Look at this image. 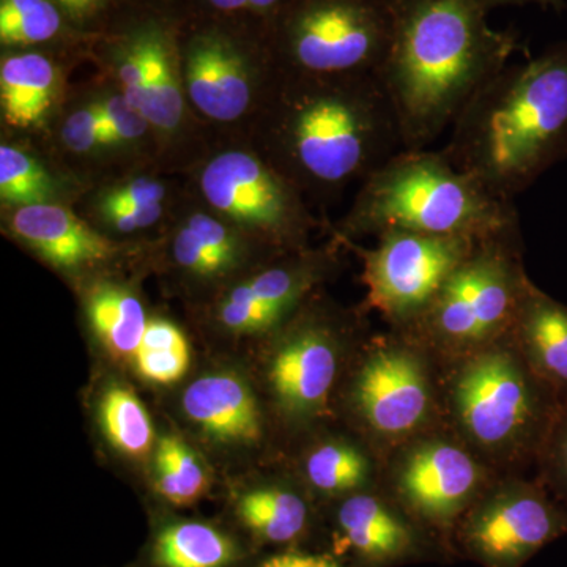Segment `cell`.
Here are the masks:
<instances>
[{
  "label": "cell",
  "instance_id": "cell-27",
  "mask_svg": "<svg viewBox=\"0 0 567 567\" xmlns=\"http://www.w3.org/2000/svg\"><path fill=\"white\" fill-rule=\"evenodd\" d=\"M54 183L43 166L20 148L0 147V197L11 207L50 203Z\"/></svg>",
  "mask_w": 567,
  "mask_h": 567
},
{
  "label": "cell",
  "instance_id": "cell-7",
  "mask_svg": "<svg viewBox=\"0 0 567 567\" xmlns=\"http://www.w3.org/2000/svg\"><path fill=\"white\" fill-rule=\"evenodd\" d=\"M511 235L513 230L481 241L425 309L440 334L458 342L483 341L517 316L528 287L503 246Z\"/></svg>",
  "mask_w": 567,
  "mask_h": 567
},
{
  "label": "cell",
  "instance_id": "cell-22",
  "mask_svg": "<svg viewBox=\"0 0 567 567\" xmlns=\"http://www.w3.org/2000/svg\"><path fill=\"white\" fill-rule=\"evenodd\" d=\"M238 514L246 527L274 543L293 539L306 524L303 499L281 488L249 492L238 503Z\"/></svg>",
  "mask_w": 567,
  "mask_h": 567
},
{
  "label": "cell",
  "instance_id": "cell-12",
  "mask_svg": "<svg viewBox=\"0 0 567 567\" xmlns=\"http://www.w3.org/2000/svg\"><path fill=\"white\" fill-rule=\"evenodd\" d=\"M336 371L338 358L330 336L308 328L278 350L270 380L282 405L295 413H312L327 402Z\"/></svg>",
  "mask_w": 567,
  "mask_h": 567
},
{
  "label": "cell",
  "instance_id": "cell-43",
  "mask_svg": "<svg viewBox=\"0 0 567 567\" xmlns=\"http://www.w3.org/2000/svg\"><path fill=\"white\" fill-rule=\"evenodd\" d=\"M561 2V0H491L492 10L498 7H520L528 6V3H539V6H554V3Z\"/></svg>",
  "mask_w": 567,
  "mask_h": 567
},
{
  "label": "cell",
  "instance_id": "cell-9",
  "mask_svg": "<svg viewBox=\"0 0 567 567\" xmlns=\"http://www.w3.org/2000/svg\"><path fill=\"white\" fill-rule=\"evenodd\" d=\"M458 412L470 434L499 445L524 432L535 402L524 374L506 354H484L465 369L456 390Z\"/></svg>",
  "mask_w": 567,
  "mask_h": 567
},
{
  "label": "cell",
  "instance_id": "cell-35",
  "mask_svg": "<svg viewBox=\"0 0 567 567\" xmlns=\"http://www.w3.org/2000/svg\"><path fill=\"white\" fill-rule=\"evenodd\" d=\"M62 140L71 152L87 153L100 142V107L99 104L78 110L63 123Z\"/></svg>",
  "mask_w": 567,
  "mask_h": 567
},
{
  "label": "cell",
  "instance_id": "cell-21",
  "mask_svg": "<svg viewBox=\"0 0 567 567\" xmlns=\"http://www.w3.org/2000/svg\"><path fill=\"white\" fill-rule=\"evenodd\" d=\"M347 543L365 555H390L404 546L405 529L371 496H353L339 511Z\"/></svg>",
  "mask_w": 567,
  "mask_h": 567
},
{
  "label": "cell",
  "instance_id": "cell-44",
  "mask_svg": "<svg viewBox=\"0 0 567 567\" xmlns=\"http://www.w3.org/2000/svg\"><path fill=\"white\" fill-rule=\"evenodd\" d=\"M213 7L223 11L248 9V0H208Z\"/></svg>",
  "mask_w": 567,
  "mask_h": 567
},
{
  "label": "cell",
  "instance_id": "cell-25",
  "mask_svg": "<svg viewBox=\"0 0 567 567\" xmlns=\"http://www.w3.org/2000/svg\"><path fill=\"white\" fill-rule=\"evenodd\" d=\"M100 421L112 445L126 456L141 457L153 445V425L136 394L125 386H111L100 401Z\"/></svg>",
  "mask_w": 567,
  "mask_h": 567
},
{
  "label": "cell",
  "instance_id": "cell-33",
  "mask_svg": "<svg viewBox=\"0 0 567 567\" xmlns=\"http://www.w3.org/2000/svg\"><path fill=\"white\" fill-rule=\"evenodd\" d=\"M118 76H121L123 95L137 110L144 111L148 80V54L145 33L140 39L134 40L123 54Z\"/></svg>",
  "mask_w": 567,
  "mask_h": 567
},
{
  "label": "cell",
  "instance_id": "cell-18",
  "mask_svg": "<svg viewBox=\"0 0 567 567\" xmlns=\"http://www.w3.org/2000/svg\"><path fill=\"white\" fill-rule=\"evenodd\" d=\"M55 87V70L40 54H18L0 69V100L6 122L17 128L39 123L50 110Z\"/></svg>",
  "mask_w": 567,
  "mask_h": 567
},
{
  "label": "cell",
  "instance_id": "cell-5",
  "mask_svg": "<svg viewBox=\"0 0 567 567\" xmlns=\"http://www.w3.org/2000/svg\"><path fill=\"white\" fill-rule=\"evenodd\" d=\"M284 37L295 69L308 76H377L390 48V9L386 0H303Z\"/></svg>",
  "mask_w": 567,
  "mask_h": 567
},
{
  "label": "cell",
  "instance_id": "cell-28",
  "mask_svg": "<svg viewBox=\"0 0 567 567\" xmlns=\"http://www.w3.org/2000/svg\"><path fill=\"white\" fill-rule=\"evenodd\" d=\"M311 278L312 276L301 268H274L241 284L229 293V297L274 309L284 316L308 289Z\"/></svg>",
  "mask_w": 567,
  "mask_h": 567
},
{
  "label": "cell",
  "instance_id": "cell-17",
  "mask_svg": "<svg viewBox=\"0 0 567 567\" xmlns=\"http://www.w3.org/2000/svg\"><path fill=\"white\" fill-rule=\"evenodd\" d=\"M522 338L547 380L567 388V308L527 289L516 316Z\"/></svg>",
  "mask_w": 567,
  "mask_h": 567
},
{
  "label": "cell",
  "instance_id": "cell-10",
  "mask_svg": "<svg viewBox=\"0 0 567 567\" xmlns=\"http://www.w3.org/2000/svg\"><path fill=\"white\" fill-rule=\"evenodd\" d=\"M357 395L365 420L383 434L413 431L427 412L423 371L404 350H383L372 357L358 379Z\"/></svg>",
  "mask_w": 567,
  "mask_h": 567
},
{
  "label": "cell",
  "instance_id": "cell-23",
  "mask_svg": "<svg viewBox=\"0 0 567 567\" xmlns=\"http://www.w3.org/2000/svg\"><path fill=\"white\" fill-rule=\"evenodd\" d=\"M133 360L142 379L171 385L188 371L192 353L181 328L167 320L153 319L148 320Z\"/></svg>",
  "mask_w": 567,
  "mask_h": 567
},
{
  "label": "cell",
  "instance_id": "cell-39",
  "mask_svg": "<svg viewBox=\"0 0 567 567\" xmlns=\"http://www.w3.org/2000/svg\"><path fill=\"white\" fill-rule=\"evenodd\" d=\"M260 567H341L333 559L319 555L286 554L268 559Z\"/></svg>",
  "mask_w": 567,
  "mask_h": 567
},
{
  "label": "cell",
  "instance_id": "cell-13",
  "mask_svg": "<svg viewBox=\"0 0 567 567\" xmlns=\"http://www.w3.org/2000/svg\"><path fill=\"white\" fill-rule=\"evenodd\" d=\"M11 230L33 251L59 268H78L100 262L114 246L61 205L40 204L18 208Z\"/></svg>",
  "mask_w": 567,
  "mask_h": 567
},
{
  "label": "cell",
  "instance_id": "cell-11",
  "mask_svg": "<svg viewBox=\"0 0 567 567\" xmlns=\"http://www.w3.org/2000/svg\"><path fill=\"white\" fill-rule=\"evenodd\" d=\"M186 87L192 102L215 121H235L251 104V76L244 59L229 41L213 33L189 44Z\"/></svg>",
  "mask_w": 567,
  "mask_h": 567
},
{
  "label": "cell",
  "instance_id": "cell-38",
  "mask_svg": "<svg viewBox=\"0 0 567 567\" xmlns=\"http://www.w3.org/2000/svg\"><path fill=\"white\" fill-rule=\"evenodd\" d=\"M102 212L114 224L115 229L122 230V233H134V230L151 227L163 215L162 204L147 205V207L111 208V210Z\"/></svg>",
  "mask_w": 567,
  "mask_h": 567
},
{
  "label": "cell",
  "instance_id": "cell-36",
  "mask_svg": "<svg viewBox=\"0 0 567 567\" xmlns=\"http://www.w3.org/2000/svg\"><path fill=\"white\" fill-rule=\"evenodd\" d=\"M174 256L178 265L192 274L200 276L224 274L221 265L216 262L215 257L205 249L188 226L182 227L175 237Z\"/></svg>",
  "mask_w": 567,
  "mask_h": 567
},
{
  "label": "cell",
  "instance_id": "cell-41",
  "mask_svg": "<svg viewBox=\"0 0 567 567\" xmlns=\"http://www.w3.org/2000/svg\"><path fill=\"white\" fill-rule=\"evenodd\" d=\"M44 0H2L0 2V24L13 21L14 18L21 17L25 11L35 9Z\"/></svg>",
  "mask_w": 567,
  "mask_h": 567
},
{
  "label": "cell",
  "instance_id": "cell-30",
  "mask_svg": "<svg viewBox=\"0 0 567 567\" xmlns=\"http://www.w3.org/2000/svg\"><path fill=\"white\" fill-rule=\"evenodd\" d=\"M100 142L102 145L122 144L140 140L151 122L123 95H112L99 103Z\"/></svg>",
  "mask_w": 567,
  "mask_h": 567
},
{
  "label": "cell",
  "instance_id": "cell-2",
  "mask_svg": "<svg viewBox=\"0 0 567 567\" xmlns=\"http://www.w3.org/2000/svg\"><path fill=\"white\" fill-rule=\"evenodd\" d=\"M442 152L505 200L566 159L567 41L492 78L451 126Z\"/></svg>",
  "mask_w": 567,
  "mask_h": 567
},
{
  "label": "cell",
  "instance_id": "cell-24",
  "mask_svg": "<svg viewBox=\"0 0 567 567\" xmlns=\"http://www.w3.org/2000/svg\"><path fill=\"white\" fill-rule=\"evenodd\" d=\"M156 491L175 506L192 505L207 492L203 462L178 436L159 440L155 457Z\"/></svg>",
  "mask_w": 567,
  "mask_h": 567
},
{
  "label": "cell",
  "instance_id": "cell-26",
  "mask_svg": "<svg viewBox=\"0 0 567 567\" xmlns=\"http://www.w3.org/2000/svg\"><path fill=\"white\" fill-rule=\"evenodd\" d=\"M148 54V80L142 114L151 125L164 132L177 128L183 115L181 84L169 51L158 33H145Z\"/></svg>",
  "mask_w": 567,
  "mask_h": 567
},
{
  "label": "cell",
  "instance_id": "cell-34",
  "mask_svg": "<svg viewBox=\"0 0 567 567\" xmlns=\"http://www.w3.org/2000/svg\"><path fill=\"white\" fill-rule=\"evenodd\" d=\"M281 317V312L274 311V309L235 300L233 297H227L224 300L221 311H219V320L224 327L233 331H240V333L267 330V328L274 327Z\"/></svg>",
  "mask_w": 567,
  "mask_h": 567
},
{
  "label": "cell",
  "instance_id": "cell-29",
  "mask_svg": "<svg viewBox=\"0 0 567 567\" xmlns=\"http://www.w3.org/2000/svg\"><path fill=\"white\" fill-rule=\"evenodd\" d=\"M364 457L353 447L324 445L315 451L306 464L309 481L324 492L349 491L364 481Z\"/></svg>",
  "mask_w": 567,
  "mask_h": 567
},
{
  "label": "cell",
  "instance_id": "cell-15",
  "mask_svg": "<svg viewBox=\"0 0 567 567\" xmlns=\"http://www.w3.org/2000/svg\"><path fill=\"white\" fill-rule=\"evenodd\" d=\"M565 528L557 511L535 495L503 499L487 509L473 528L476 546L495 559H518L543 547Z\"/></svg>",
  "mask_w": 567,
  "mask_h": 567
},
{
  "label": "cell",
  "instance_id": "cell-45",
  "mask_svg": "<svg viewBox=\"0 0 567 567\" xmlns=\"http://www.w3.org/2000/svg\"><path fill=\"white\" fill-rule=\"evenodd\" d=\"M282 0H248V9L256 11H270L281 6Z\"/></svg>",
  "mask_w": 567,
  "mask_h": 567
},
{
  "label": "cell",
  "instance_id": "cell-4",
  "mask_svg": "<svg viewBox=\"0 0 567 567\" xmlns=\"http://www.w3.org/2000/svg\"><path fill=\"white\" fill-rule=\"evenodd\" d=\"M282 118V145L306 182L334 188L363 182L404 151L393 106L377 76L315 78Z\"/></svg>",
  "mask_w": 567,
  "mask_h": 567
},
{
  "label": "cell",
  "instance_id": "cell-1",
  "mask_svg": "<svg viewBox=\"0 0 567 567\" xmlns=\"http://www.w3.org/2000/svg\"><path fill=\"white\" fill-rule=\"evenodd\" d=\"M391 40L377 74L404 151H423L517 51L513 32L488 22L491 0H386Z\"/></svg>",
  "mask_w": 567,
  "mask_h": 567
},
{
  "label": "cell",
  "instance_id": "cell-42",
  "mask_svg": "<svg viewBox=\"0 0 567 567\" xmlns=\"http://www.w3.org/2000/svg\"><path fill=\"white\" fill-rule=\"evenodd\" d=\"M59 3L73 14H82L93 9L100 0H58Z\"/></svg>",
  "mask_w": 567,
  "mask_h": 567
},
{
  "label": "cell",
  "instance_id": "cell-20",
  "mask_svg": "<svg viewBox=\"0 0 567 567\" xmlns=\"http://www.w3.org/2000/svg\"><path fill=\"white\" fill-rule=\"evenodd\" d=\"M235 557L233 540L199 522L169 525L156 537L155 561L159 567H224Z\"/></svg>",
  "mask_w": 567,
  "mask_h": 567
},
{
  "label": "cell",
  "instance_id": "cell-32",
  "mask_svg": "<svg viewBox=\"0 0 567 567\" xmlns=\"http://www.w3.org/2000/svg\"><path fill=\"white\" fill-rule=\"evenodd\" d=\"M186 226L199 238L205 249L215 257L216 262L221 265L223 271L235 267L240 257V245H238L233 230L227 229L224 224L216 221L212 216L200 215V213L192 216Z\"/></svg>",
  "mask_w": 567,
  "mask_h": 567
},
{
  "label": "cell",
  "instance_id": "cell-6",
  "mask_svg": "<svg viewBox=\"0 0 567 567\" xmlns=\"http://www.w3.org/2000/svg\"><path fill=\"white\" fill-rule=\"evenodd\" d=\"M379 238L377 248L363 254L369 303L399 320L424 312L447 278L486 240L401 230Z\"/></svg>",
  "mask_w": 567,
  "mask_h": 567
},
{
  "label": "cell",
  "instance_id": "cell-19",
  "mask_svg": "<svg viewBox=\"0 0 567 567\" xmlns=\"http://www.w3.org/2000/svg\"><path fill=\"white\" fill-rule=\"evenodd\" d=\"M87 315L96 336L114 357H134L148 320L132 292L111 284L95 287L89 297Z\"/></svg>",
  "mask_w": 567,
  "mask_h": 567
},
{
  "label": "cell",
  "instance_id": "cell-40",
  "mask_svg": "<svg viewBox=\"0 0 567 567\" xmlns=\"http://www.w3.org/2000/svg\"><path fill=\"white\" fill-rule=\"evenodd\" d=\"M554 466L559 484L567 491V417L559 424L555 436Z\"/></svg>",
  "mask_w": 567,
  "mask_h": 567
},
{
  "label": "cell",
  "instance_id": "cell-37",
  "mask_svg": "<svg viewBox=\"0 0 567 567\" xmlns=\"http://www.w3.org/2000/svg\"><path fill=\"white\" fill-rule=\"evenodd\" d=\"M164 186L162 183L137 178L112 189L102 200V210L121 207H147V205L162 204Z\"/></svg>",
  "mask_w": 567,
  "mask_h": 567
},
{
  "label": "cell",
  "instance_id": "cell-31",
  "mask_svg": "<svg viewBox=\"0 0 567 567\" xmlns=\"http://www.w3.org/2000/svg\"><path fill=\"white\" fill-rule=\"evenodd\" d=\"M59 10L44 0L35 9L25 11L13 21L0 24V40L3 44H35L51 40L61 29Z\"/></svg>",
  "mask_w": 567,
  "mask_h": 567
},
{
  "label": "cell",
  "instance_id": "cell-14",
  "mask_svg": "<svg viewBox=\"0 0 567 567\" xmlns=\"http://www.w3.org/2000/svg\"><path fill=\"white\" fill-rule=\"evenodd\" d=\"M183 410L200 431L221 443H252L260 412L251 388L230 372H213L186 388Z\"/></svg>",
  "mask_w": 567,
  "mask_h": 567
},
{
  "label": "cell",
  "instance_id": "cell-3",
  "mask_svg": "<svg viewBox=\"0 0 567 567\" xmlns=\"http://www.w3.org/2000/svg\"><path fill=\"white\" fill-rule=\"evenodd\" d=\"M517 212L458 171L442 151H401L363 182L346 229L491 238L516 229Z\"/></svg>",
  "mask_w": 567,
  "mask_h": 567
},
{
  "label": "cell",
  "instance_id": "cell-8",
  "mask_svg": "<svg viewBox=\"0 0 567 567\" xmlns=\"http://www.w3.org/2000/svg\"><path fill=\"white\" fill-rule=\"evenodd\" d=\"M200 186L212 207L249 227L292 234L303 224L306 213L289 182L249 153L216 156L205 167Z\"/></svg>",
  "mask_w": 567,
  "mask_h": 567
},
{
  "label": "cell",
  "instance_id": "cell-16",
  "mask_svg": "<svg viewBox=\"0 0 567 567\" xmlns=\"http://www.w3.org/2000/svg\"><path fill=\"white\" fill-rule=\"evenodd\" d=\"M477 470L464 451L451 445H429L410 456L402 472L406 496L424 513L446 516L472 494Z\"/></svg>",
  "mask_w": 567,
  "mask_h": 567
}]
</instances>
